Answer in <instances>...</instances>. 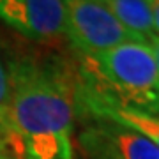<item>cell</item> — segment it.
Wrapping results in <instances>:
<instances>
[{
  "instance_id": "1",
  "label": "cell",
  "mask_w": 159,
  "mask_h": 159,
  "mask_svg": "<svg viewBox=\"0 0 159 159\" xmlns=\"http://www.w3.org/2000/svg\"><path fill=\"white\" fill-rule=\"evenodd\" d=\"M4 152L14 159H74L76 76L58 66L20 58L9 71Z\"/></svg>"
},
{
  "instance_id": "2",
  "label": "cell",
  "mask_w": 159,
  "mask_h": 159,
  "mask_svg": "<svg viewBox=\"0 0 159 159\" xmlns=\"http://www.w3.org/2000/svg\"><path fill=\"white\" fill-rule=\"evenodd\" d=\"M74 106L87 113L124 108L157 115L159 73L148 44L131 41L101 53L81 55Z\"/></svg>"
},
{
  "instance_id": "3",
  "label": "cell",
  "mask_w": 159,
  "mask_h": 159,
  "mask_svg": "<svg viewBox=\"0 0 159 159\" xmlns=\"http://www.w3.org/2000/svg\"><path fill=\"white\" fill-rule=\"evenodd\" d=\"M67 35L81 55L111 50L124 43H143L131 34L101 0H64Z\"/></svg>"
},
{
  "instance_id": "4",
  "label": "cell",
  "mask_w": 159,
  "mask_h": 159,
  "mask_svg": "<svg viewBox=\"0 0 159 159\" xmlns=\"http://www.w3.org/2000/svg\"><path fill=\"white\" fill-rule=\"evenodd\" d=\"M0 20L32 41L64 35V0H0Z\"/></svg>"
},
{
  "instance_id": "5",
  "label": "cell",
  "mask_w": 159,
  "mask_h": 159,
  "mask_svg": "<svg viewBox=\"0 0 159 159\" xmlns=\"http://www.w3.org/2000/svg\"><path fill=\"white\" fill-rule=\"evenodd\" d=\"M94 127L115 148L120 159H159V147L136 131L110 120H99Z\"/></svg>"
},
{
  "instance_id": "6",
  "label": "cell",
  "mask_w": 159,
  "mask_h": 159,
  "mask_svg": "<svg viewBox=\"0 0 159 159\" xmlns=\"http://www.w3.org/2000/svg\"><path fill=\"white\" fill-rule=\"evenodd\" d=\"M131 34L145 44L154 35L152 11L148 0H101Z\"/></svg>"
},
{
  "instance_id": "7",
  "label": "cell",
  "mask_w": 159,
  "mask_h": 159,
  "mask_svg": "<svg viewBox=\"0 0 159 159\" xmlns=\"http://www.w3.org/2000/svg\"><path fill=\"white\" fill-rule=\"evenodd\" d=\"M90 117L97 120H110L115 124L140 133L142 136L148 138L154 145L159 147V117L157 115L142 113L136 110H124V108H99L90 111Z\"/></svg>"
},
{
  "instance_id": "8",
  "label": "cell",
  "mask_w": 159,
  "mask_h": 159,
  "mask_svg": "<svg viewBox=\"0 0 159 159\" xmlns=\"http://www.w3.org/2000/svg\"><path fill=\"white\" fill-rule=\"evenodd\" d=\"M80 147L85 152L87 159H120V156L115 152V148L99 134V131L94 125L81 131Z\"/></svg>"
},
{
  "instance_id": "9",
  "label": "cell",
  "mask_w": 159,
  "mask_h": 159,
  "mask_svg": "<svg viewBox=\"0 0 159 159\" xmlns=\"http://www.w3.org/2000/svg\"><path fill=\"white\" fill-rule=\"evenodd\" d=\"M7 119H9V74L0 60V147L7 129Z\"/></svg>"
},
{
  "instance_id": "10",
  "label": "cell",
  "mask_w": 159,
  "mask_h": 159,
  "mask_svg": "<svg viewBox=\"0 0 159 159\" xmlns=\"http://www.w3.org/2000/svg\"><path fill=\"white\" fill-rule=\"evenodd\" d=\"M150 2V11H152V27L154 32L159 37V0H148ZM154 34V35H156Z\"/></svg>"
},
{
  "instance_id": "11",
  "label": "cell",
  "mask_w": 159,
  "mask_h": 159,
  "mask_svg": "<svg viewBox=\"0 0 159 159\" xmlns=\"http://www.w3.org/2000/svg\"><path fill=\"white\" fill-rule=\"evenodd\" d=\"M147 44H148V48H150V51H152L154 62H156V67H157V73H159V37L157 35H152V37L147 41Z\"/></svg>"
},
{
  "instance_id": "12",
  "label": "cell",
  "mask_w": 159,
  "mask_h": 159,
  "mask_svg": "<svg viewBox=\"0 0 159 159\" xmlns=\"http://www.w3.org/2000/svg\"><path fill=\"white\" fill-rule=\"evenodd\" d=\"M0 159H14L12 156H9L7 152H4V150H0Z\"/></svg>"
},
{
  "instance_id": "13",
  "label": "cell",
  "mask_w": 159,
  "mask_h": 159,
  "mask_svg": "<svg viewBox=\"0 0 159 159\" xmlns=\"http://www.w3.org/2000/svg\"><path fill=\"white\" fill-rule=\"evenodd\" d=\"M0 150H2V147H0Z\"/></svg>"
}]
</instances>
